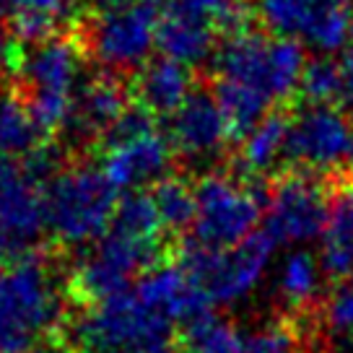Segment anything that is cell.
Wrapping results in <instances>:
<instances>
[{
  "instance_id": "cell-1",
  "label": "cell",
  "mask_w": 353,
  "mask_h": 353,
  "mask_svg": "<svg viewBox=\"0 0 353 353\" xmlns=\"http://www.w3.org/2000/svg\"><path fill=\"white\" fill-rule=\"evenodd\" d=\"M63 294L52 268L23 252L0 270V353H47L50 335L65 325Z\"/></svg>"
},
{
  "instance_id": "cell-2",
  "label": "cell",
  "mask_w": 353,
  "mask_h": 353,
  "mask_svg": "<svg viewBox=\"0 0 353 353\" xmlns=\"http://www.w3.org/2000/svg\"><path fill=\"white\" fill-rule=\"evenodd\" d=\"M60 332L68 353H130L179 341L174 322L143 301L135 288L94 307H78Z\"/></svg>"
},
{
  "instance_id": "cell-3",
  "label": "cell",
  "mask_w": 353,
  "mask_h": 353,
  "mask_svg": "<svg viewBox=\"0 0 353 353\" xmlns=\"http://www.w3.org/2000/svg\"><path fill=\"white\" fill-rule=\"evenodd\" d=\"M47 229L65 247H83L99 242L110 232L112 219L117 213V188L94 164H65L47 188Z\"/></svg>"
},
{
  "instance_id": "cell-4",
  "label": "cell",
  "mask_w": 353,
  "mask_h": 353,
  "mask_svg": "<svg viewBox=\"0 0 353 353\" xmlns=\"http://www.w3.org/2000/svg\"><path fill=\"white\" fill-rule=\"evenodd\" d=\"M83 44L81 39L55 34L32 44L19 65L23 101L44 135L65 130L76 107L83 76Z\"/></svg>"
},
{
  "instance_id": "cell-5",
  "label": "cell",
  "mask_w": 353,
  "mask_h": 353,
  "mask_svg": "<svg viewBox=\"0 0 353 353\" xmlns=\"http://www.w3.org/2000/svg\"><path fill=\"white\" fill-rule=\"evenodd\" d=\"M307 63L296 39L242 32L216 52V81L234 83L273 107L299 91Z\"/></svg>"
},
{
  "instance_id": "cell-6",
  "label": "cell",
  "mask_w": 353,
  "mask_h": 353,
  "mask_svg": "<svg viewBox=\"0 0 353 353\" xmlns=\"http://www.w3.org/2000/svg\"><path fill=\"white\" fill-rule=\"evenodd\" d=\"M164 242L135 239L122 232H110L83 254H78L68 273V294L78 307H94L130 291L132 283L161 265Z\"/></svg>"
},
{
  "instance_id": "cell-7",
  "label": "cell",
  "mask_w": 353,
  "mask_h": 353,
  "mask_svg": "<svg viewBox=\"0 0 353 353\" xmlns=\"http://www.w3.org/2000/svg\"><path fill=\"white\" fill-rule=\"evenodd\" d=\"M273 252L276 242L263 229L232 250H208L192 239L182 242L176 265L208 294L210 304H236L263 281Z\"/></svg>"
},
{
  "instance_id": "cell-8",
  "label": "cell",
  "mask_w": 353,
  "mask_h": 353,
  "mask_svg": "<svg viewBox=\"0 0 353 353\" xmlns=\"http://www.w3.org/2000/svg\"><path fill=\"white\" fill-rule=\"evenodd\" d=\"M161 13V0H130L114 11L91 13L81 44L110 73L141 70L156 47Z\"/></svg>"
},
{
  "instance_id": "cell-9",
  "label": "cell",
  "mask_w": 353,
  "mask_h": 353,
  "mask_svg": "<svg viewBox=\"0 0 353 353\" xmlns=\"http://www.w3.org/2000/svg\"><path fill=\"white\" fill-rule=\"evenodd\" d=\"M104 174L117 190L141 188L148 182L156 185L166 176L174 156L169 135L156 128V117L141 104L122 114L104 135Z\"/></svg>"
},
{
  "instance_id": "cell-10",
  "label": "cell",
  "mask_w": 353,
  "mask_h": 353,
  "mask_svg": "<svg viewBox=\"0 0 353 353\" xmlns=\"http://www.w3.org/2000/svg\"><path fill=\"white\" fill-rule=\"evenodd\" d=\"M195 200L192 242L208 250H232L254 234L265 192L223 172H210L195 185Z\"/></svg>"
},
{
  "instance_id": "cell-11",
  "label": "cell",
  "mask_w": 353,
  "mask_h": 353,
  "mask_svg": "<svg viewBox=\"0 0 353 353\" xmlns=\"http://www.w3.org/2000/svg\"><path fill=\"white\" fill-rule=\"evenodd\" d=\"M265 232L276 244H304L322 236L330 219V185L309 172H283L265 190Z\"/></svg>"
},
{
  "instance_id": "cell-12",
  "label": "cell",
  "mask_w": 353,
  "mask_h": 353,
  "mask_svg": "<svg viewBox=\"0 0 353 353\" xmlns=\"http://www.w3.org/2000/svg\"><path fill=\"white\" fill-rule=\"evenodd\" d=\"M286 159L314 172H353V117L335 104H301L288 120Z\"/></svg>"
},
{
  "instance_id": "cell-13",
  "label": "cell",
  "mask_w": 353,
  "mask_h": 353,
  "mask_svg": "<svg viewBox=\"0 0 353 353\" xmlns=\"http://www.w3.org/2000/svg\"><path fill=\"white\" fill-rule=\"evenodd\" d=\"M260 21L283 39H304L330 55L351 39V0H257Z\"/></svg>"
},
{
  "instance_id": "cell-14",
  "label": "cell",
  "mask_w": 353,
  "mask_h": 353,
  "mask_svg": "<svg viewBox=\"0 0 353 353\" xmlns=\"http://www.w3.org/2000/svg\"><path fill=\"white\" fill-rule=\"evenodd\" d=\"M44 188L23 159L0 156V232L13 247H29L47 232Z\"/></svg>"
},
{
  "instance_id": "cell-15",
  "label": "cell",
  "mask_w": 353,
  "mask_h": 353,
  "mask_svg": "<svg viewBox=\"0 0 353 353\" xmlns=\"http://www.w3.org/2000/svg\"><path fill=\"white\" fill-rule=\"evenodd\" d=\"M169 141L190 164H205L226 151L232 128L221 112L216 94L198 86L169 117Z\"/></svg>"
},
{
  "instance_id": "cell-16",
  "label": "cell",
  "mask_w": 353,
  "mask_h": 353,
  "mask_svg": "<svg viewBox=\"0 0 353 353\" xmlns=\"http://www.w3.org/2000/svg\"><path fill=\"white\" fill-rule=\"evenodd\" d=\"M130 110V94L117 73L88 78L78 91L73 114L65 125V135L73 145L104 141V135Z\"/></svg>"
},
{
  "instance_id": "cell-17",
  "label": "cell",
  "mask_w": 353,
  "mask_h": 353,
  "mask_svg": "<svg viewBox=\"0 0 353 353\" xmlns=\"http://www.w3.org/2000/svg\"><path fill=\"white\" fill-rule=\"evenodd\" d=\"M216 37L219 29L210 21L166 6L156 32V47L179 65H198L216 52Z\"/></svg>"
},
{
  "instance_id": "cell-18",
  "label": "cell",
  "mask_w": 353,
  "mask_h": 353,
  "mask_svg": "<svg viewBox=\"0 0 353 353\" xmlns=\"http://www.w3.org/2000/svg\"><path fill=\"white\" fill-rule=\"evenodd\" d=\"M320 257L307 250H294L278 265L276 294L281 307L286 309L291 320H312V314L320 307L322 288Z\"/></svg>"
},
{
  "instance_id": "cell-19",
  "label": "cell",
  "mask_w": 353,
  "mask_h": 353,
  "mask_svg": "<svg viewBox=\"0 0 353 353\" xmlns=\"http://www.w3.org/2000/svg\"><path fill=\"white\" fill-rule=\"evenodd\" d=\"M192 91H195V86H192L190 68L179 65L169 57H159V60L145 63L135 78L138 104L151 112L154 117H159V114L172 117Z\"/></svg>"
},
{
  "instance_id": "cell-20",
  "label": "cell",
  "mask_w": 353,
  "mask_h": 353,
  "mask_svg": "<svg viewBox=\"0 0 353 353\" xmlns=\"http://www.w3.org/2000/svg\"><path fill=\"white\" fill-rule=\"evenodd\" d=\"M322 276L330 281H348L353 273V188L332 190L330 219L322 232L320 252Z\"/></svg>"
},
{
  "instance_id": "cell-21",
  "label": "cell",
  "mask_w": 353,
  "mask_h": 353,
  "mask_svg": "<svg viewBox=\"0 0 353 353\" xmlns=\"http://www.w3.org/2000/svg\"><path fill=\"white\" fill-rule=\"evenodd\" d=\"M288 120L283 112H270L252 132L244 135L236 151V169L244 176H263L286 156Z\"/></svg>"
},
{
  "instance_id": "cell-22",
  "label": "cell",
  "mask_w": 353,
  "mask_h": 353,
  "mask_svg": "<svg viewBox=\"0 0 353 353\" xmlns=\"http://www.w3.org/2000/svg\"><path fill=\"white\" fill-rule=\"evenodd\" d=\"M42 135L26 101L13 91H0V156L26 159L44 145Z\"/></svg>"
},
{
  "instance_id": "cell-23",
  "label": "cell",
  "mask_w": 353,
  "mask_h": 353,
  "mask_svg": "<svg viewBox=\"0 0 353 353\" xmlns=\"http://www.w3.org/2000/svg\"><path fill=\"white\" fill-rule=\"evenodd\" d=\"M151 200L156 205L159 221L164 226V234L169 236H182L185 229L195 223V210H198V200H195V188L190 185L185 176L166 174L154 185Z\"/></svg>"
},
{
  "instance_id": "cell-24",
  "label": "cell",
  "mask_w": 353,
  "mask_h": 353,
  "mask_svg": "<svg viewBox=\"0 0 353 353\" xmlns=\"http://www.w3.org/2000/svg\"><path fill=\"white\" fill-rule=\"evenodd\" d=\"M312 327L327 335L335 351H353V281H341L327 296H322L312 314Z\"/></svg>"
},
{
  "instance_id": "cell-25",
  "label": "cell",
  "mask_w": 353,
  "mask_h": 353,
  "mask_svg": "<svg viewBox=\"0 0 353 353\" xmlns=\"http://www.w3.org/2000/svg\"><path fill=\"white\" fill-rule=\"evenodd\" d=\"M182 353H244V338L236 325L219 314H205L185 325L179 338Z\"/></svg>"
},
{
  "instance_id": "cell-26",
  "label": "cell",
  "mask_w": 353,
  "mask_h": 353,
  "mask_svg": "<svg viewBox=\"0 0 353 353\" xmlns=\"http://www.w3.org/2000/svg\"><path fill=\"white\" fill-rule=\"evenodd\" d=\"M309 330H312V320L278 317L254 327L244 338V353H304Z\"/></svg>"
},
{
  "instance_id": "cell-27",
  "label": "cell",
  "mask_w": 353,
  "mask_h": 353,
  "mask_svg": "<svg viewBox=\"0 0 353 353\" xmlns=\"http://www.w3.org/2000/svg\"><path fill=\"white\" fill-rule=\"evenodd\" d=\"M68 13V0H23L19 13L13 16L8 32L19 42H44L57 34Z\"/></svg>"
},
{
  "instance_id": "cell-28",
  "label": "cell",
  "mask_w": 353,
  "mask_h": 353,
  "mask_svg": "<svg viewBox=\"0 0 353 353\" xmlns=\"http://www.w3.org/2000/svg\"><path fill=\"white\" fill-rule=\"evenodd\" d=\"M304 104H335L343 97V70L332 57L320 55L309 60L299 83Z\"/></svg>"
},
{
  "instance_id": "cell-29",
  "label": "cell",
  "mask_w": 353,
  "mask_h": 353,
  "mask_svg": "<svg viewBox=\"0 0 353 353\" xmlns=\"http://www.w3.org/2000/svg\"><path fill=\"white\" fill-rule=\"evenodd\" d=\"M341 70H343V104L353 112V50H348L341 60Z\"/></svg>"
},
{
  "instance_id": "cell-30",
  "label": "cell",
  "mask_w": 353,
  "mask_h": 353,
  "mask_svg": "<svg viewBox=\"0 0 353 353\" xmlns=\"http://www.w3.org/2000/svg\"><path fill=\"white\" fill-rule=\"evenodd\" d=\"M23 0H0V32H8L13 16L19 13Z\"/></svg>"
},
{
  "instance_id": "cell-31",
  "label": "cell",
  "mask_w": 353,
  "mask_h": 353,
  "mask_svg": "<svg viewBox=\"0 0 353 353\" xmlns=\"http://www.w3.org/2000/svg\"><path fill=\"white\" fill-rule=\"evenodd\" d=\"M125 3H130V0H88V8H91V13H107L122 8Z\"/></svg>"
},
{
  "instance_id": "cell-32",
  "label": "cell",
  "mask_w": 353,
  "mask_h": 353,
  "mask_svg": "<svg viewBox=\"0 0 353 353\" xmlns=\"http://www.w3.org/2000/svg\"><path fill=\"white\" fill-rule=\"evenodd\" d=\"M11 250H13V244L8 242V236L0 232V270L8 265V260H11Z\"/></svg>"
},
{
  "instance_id": "cell-33",
  "label": "cell",
  "mask_w": 353,
  "mask_h": 353,
  "mask_svg": "<svg viewBox=\"0 0 353 353\" xmlns=\"http://www.w3.org/2000/svg\"><path fill=\"white\" fill-rule=\"evenodd\" d=\"M351 39H353V29H351Z\"/></svg>"
}]
</instances>
